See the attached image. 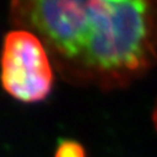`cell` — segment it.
Returning a JSON list of instances; mask_svg holds the SVG:
<instances>
[{"label": "cell", "mask_w": 157, "mask_h": 157, "mask_svg": "<svg viewBox=\"0 0 157 157\" xmlns=\"http://www.w3.org/2000/svg\"><path fill=\"white\" fill-rule=\"evenodd\" d=\"M10 17L75 86L120 89L157 62V0H11Z\"/></svg>", "instance_id": "1"}, {"label": "cell", "mask_w": 157, "mask_h": 157, "mask_svg": "<svg viewBox=\"0 0 157 157\" xmlns=\"http://www.w3.org/2000/svg\"><path fill=\"white\" fill-rule=\"evenodd\" d=\"M53 68L46 46L33 32L16 29L5 36L0 82L13 99L25 104L47 99L55 83Z\"/></svg>", "instance_id": "2"}, {"label": "cell", "mask_w": 157, "mask_h": 157, "mask_svg": "<svg viewBox=\"0 0 157 157\" xmlns=\"http://www.w3.org/2000/svg\"><path fill=\"white\" fill-rule=\"evenodd\" d=\"M53 157H88L86 147L77 140L62 139L58 141Z\"/></svg>", "instance_id": "3"}, {"label": "cell", "mask_w": 157, "mask_h": 157, "mask_svg": "<svg viewBox=\"0 0 157 157\" xmlns=\"http://www.w3.org/2000/svg\"><path fill=\"white\" fill-rule=\"evenodd\" d=\"M152 120H153V124H155V129L157 131V103L155 105V109H153V114H152Z\"/></svg>", "instance_id": "4"}]
</instances>
